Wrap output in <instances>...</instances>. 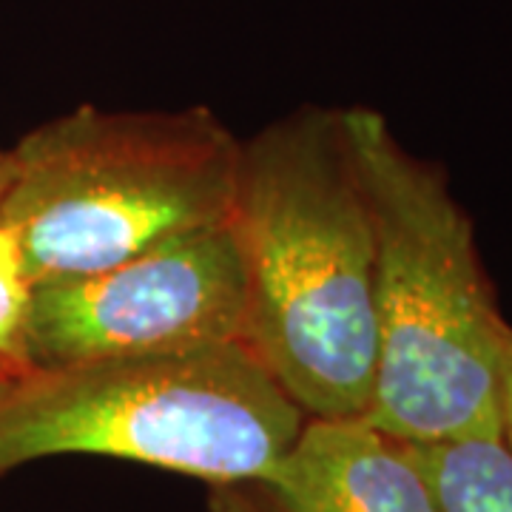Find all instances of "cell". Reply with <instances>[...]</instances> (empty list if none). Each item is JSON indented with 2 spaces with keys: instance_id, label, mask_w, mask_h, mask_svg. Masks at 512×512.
Masks as SVG:
<instances>
[{
  "instance_id": "obj_1",
  "label": "cell",
  "mask_w": 512,
  "mask_h": 512,
  "mask_svg": "<svg viewBox=\"0 0 512 512\" xmlns=\"http://www.w3.org/2000/svg\"><path fill=\"white\" fill-rule=\"evenodd\" d=\"M231 228L242 345L308 419H365L376 382V242L342 109H305L239 148Z\"/></svg>"
},
{
  "instance_id": "obj_2",
  "label": "cell",
  "mask_w": 512,
  "mask_h": 512,
  "mask_svg": "<svg viewBox=\"0 0 512 512\" xmlns=\"http://www.w3.org/2000/svg\"><path fill=\"white\" fill-rule=\"evenodd\" d=\"M376 242V382L365 421L399 444L501 439L495 308L467 211L367 106L342 109Z\"/></svg>"
},
{
  "instance_id": "obj_10",
  "label": "cell",
  "mask_w": 512,
  "mask_h": 512,
  "mask_svg": "<svg viewBox=\"0 0 512 512\" xmlns=\"http://www.w3.org/2000/svg\"><path fill=\"white\" fill-rule=\"evenodd\" d=\"M6 183H9V148H0V200H3Z\"/></svg>"
},
{
  "instance_id": "obj_3",
  "label": "cell",
  "mask_w": 512,
  "mask_h": 512,
  "mask_svg": "<svg viewBox=\"0 0 512 512\" xmlns=\"http://www.w3.org/2000/svg\"><path fill=\"white\" fill-rule=\"evenodd\" d=\"M237 137L208 109L80 106L9 148L0 220L32 285L117 265L231 220Z\"/></svg>"
},
{
  "instance_id": "obj_6",
  "label": "cell",
  "mask_w": 512,
  "mask_h": 512,
  "mask_svg": "<svg viewBox=\"0 0 512 512\" xmlns=\"http://www.w3.org/2000/svg\"><path fill=\"white\" fill-rule=\"evenodd\" d=\"M211 512H441L407 447L365 419H308L265 476L211 487Z\"/></svg>"
},
{
  "instance_id": "obj_5",
  "label": "cell",
  "mask_w": 512,
  "mask_h": 512,
  "mask_svg": "<svg viewBox=\"0 0 512 512\" xmlns=\"http://www.w3.org/2000/svg\"><path fill=\"white\" fill-rule=\"evenodd\" d=\"M245 268L231 222L117 265L32 285L35 370L242 342Z\"/></svg>"
},
{
  "instance_id": "obj_8",
  "label": "cell",
  "mask_w": 512,
  "mask_h": 512,
  "mask_svg": "<svg viewBox=\"0 0 512 512\" xmlns=\"http://www.w3.org/2000/svg\"><path fill=\"white\" fill-rule=\"evenodd\" d=\"M32 279L18 234L0 220V384H15L35 373L29 359Z\"/></svg>"
},
{
  "instance_id": "obj_7",
  "label": "cell",
  "mask_w": 512,
  "mask_h": 512,
  "mask_svg": "<svg viewBox=\"0 0 512 512\" xmlns=\"http://www.w3.org/2000/svg\"><path fill=\"white\" fill-rule=\"evenodd\" d=\"M441 512H512V450L504 439L404 444Z\"/></svg>"
},
{
  "instance_id": "obj_4",
  "label": "cell",
  "mask_w": 512,
  "mask_h": 512,
  "mask_svg": "<svg viewBox=\"0 0 512 512\" xmlns=\"http://www.w3.org/2000/svg\"><path fill=\"white\" fill-rule=\"evenodd\" d=\"M305 421L242 342L35 370L0 390V476L109 456L234 484L265 476Z\"/></svg>"
},
{
  "instance_id": "obj_9",
  "label": "cell",
  "mask_w": 512,
  "mask_h": 512,
  "mask_svg": "<svg viewBox=\"0 0 512 512\" xmlns=\"http://www.w3.org/2000/svg\"><path fill=\"white\" fill-rule=\"evenodd\" d=\"M501 439L512 450V325L507 328L501 353Z\"/></svg>"
},
{
  "instance_id": "obj_11",
  "label": "cell",
  "mask_w": 512,
  "mask_h": 512,
  "mask_svg": "<svg viewBox=\"0 0 512 512\" xmlns=\"http://www.w3.org/2000/svg\"><path fill=\"white\" fill-rule=\"evenodd\" d=\"M3 387H9V384H0V390H3Z\"/></svg>"
}]
</instances>
